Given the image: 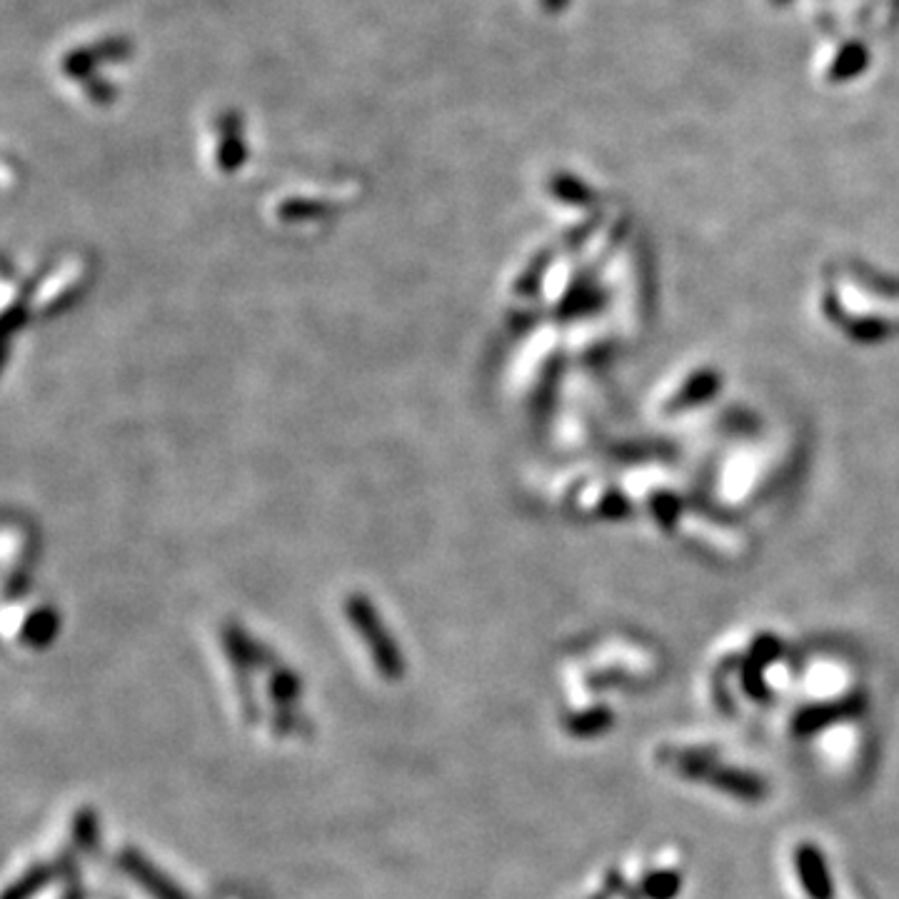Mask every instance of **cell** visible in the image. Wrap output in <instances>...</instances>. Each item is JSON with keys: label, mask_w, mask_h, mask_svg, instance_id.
I'll return each mask as SVG.
<instances>
[{"label": "cell", "mask_w": 899, "mask_h": 899, "mask_svg": "<svg viewBox=\"0 0 899 899\" xmlns=\"http://www.w3.org/2000/svg\"><path fill=\"white\" fill-rule=\"evenodd\" d=\"M118 865L123 867L153 899H190L183 889L170 882L158 867L150 865L148 857L133 852V849H125L123 855H118Z\"/></svg>", "instance_id": "1"}, {"label": "cell", "mask_w": 899, "mask_h": 899, "mask_svg": "<svg viewBox=\"0 0 899 899\" xmlns=\"http://www.w3.org/2000/svg\"><path fill=\"white\" fill-rule=\"evenodd\" d=\"M46 879H48V872H46L43 867H38V869H33V872L20 879V882H18L13 889H8V897H6V899H26L30 889L40 887V885L46 882Z\"/></svg>", "instance_id": "2"}]
</instances>
